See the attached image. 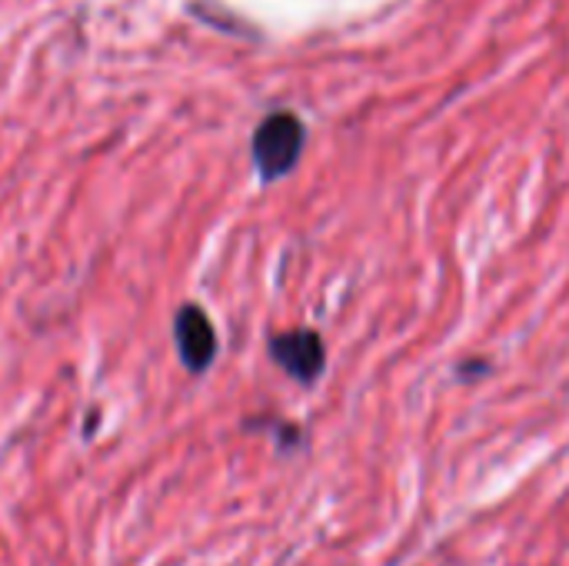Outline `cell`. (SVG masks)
<instances>
[{
  "instance_id": "3",
  "label": "cell",
  "mask_w": 569,
  "mask_h": 566,
  "mask_svg": "<svg viewBox=\"0 0 569 566\" xmlns=\"http://www.w3.org/2000/svg\"><path fill=\"white\" fill-rule=\"evenodd\" d=\"M173 337H177L180 360H183V367L190 374H203L213 364V357H217V334H213L210 317L197 304H187L177 314Z\"/></svg>"
},
{
  "instance_id": "1",
  "label": "cell",
  "mask_w": 569,
  "mask_h": 566,
  "mask_svg": "<svg viewBox=\"0 0 569 566\" xmlns=\"http://www.w3.org/2000/svg\"><path fill=\"white\" fill-rule=\"evenodd\" d=\"M303 143H307V130L297 113H290V110L270 113L253 133V163H257L260 177L263 180L287 177L297 167Z\"/></svg>"
},
{
  "instance_id": "2",
  "label": "cell",
  "mask_w": 569,
  "mask_h": 566,
  "mask_svg": "<svg viewBox=\"0 0 569 566\" xmlns=\"http://www.w3.org/2000/svg\"><path fill=\"white\" fill-rule=\"evenodd\" d=\"M270 357L300 384H313L327 367L323 340L313 330H287L270 340Z\"/></svg>"
}]
</instances>
